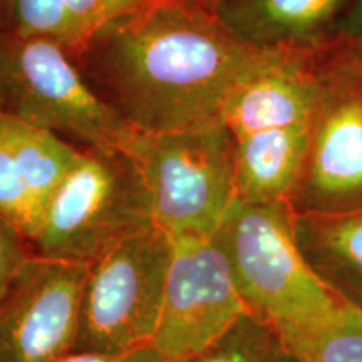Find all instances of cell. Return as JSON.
Returning a JSON list of instances; mask_svg holds the SVG:
<instances>
[{
    "label": "cell",
    "instance_id": "6da1fadb",
    "mask_svg": "<svg viewBox=\"0 0 362 362\" xmlns=\"http://www.w3.org/2000/svg\"><path fill=\"white\" fill-rule=\"evenodd\" d=\"M253 52L214 11L148 0L71 54L94 93L131 129L155 134L220 119Z\"/></svg>",
    "mask_w": 362,
    "mask_h": 362
},
{
    "label": "cell",
    "instance_id": "7a4b0ae2",
    "mask_svg": "<svg viewBox=\"0 0 362 362\" xmlns=\"http://www.w3.org/2000/svg\"><path fill=\"white\" fill-rule=\"evenodd\" d=\"M214 238L247 310L279 332L310 327L346 307L302 255L288 203L235 200Z\"/></svg>",
    "mask_w": 362,
    "mask_h": 362
},
{
    "label": "cell",
    "instance_id": "3957f363",
    "mask_svg": "<svg viewBox=\"0 0 362 362\" xmlns=\"http://www.w3.org/2000/svg\"><path fill=\"white\" fill-rule=\"evenodd\" d=\"M133 158L155 225L171 238H214L237 200L235 138L221 119L166 131H134L123 148Z\"/></svg>",
    "mask_w": 362,
    "mask_h": 362
},
{
    "label": "cell",
    "instance_id": "277c9868",
    "mask_svg": "<svg viewBox=\"0 0 362 362\" xmlns=\"http://www.w3.org/2000/svg\"><path fill=\"white\" fill-rule=\"evenodd\" d=\"M155 225L151 198L124 149L81 148L30 247L44 259L90 265Z\"/></svg>",
    "mask_w": 362,
    "mask_h": 362
},
{
    "label": "cell",
    "instance_id": "5b68a950",
    "mask_svg": "<svg viewBox=\"0 0 362 362\" xmlns=\"http://www.w3.org/2000/svg\"><path fill=\"white\" fill-rule=\"evenodd\" d=\"M0 115L79 148L123 149L134 133L94 93L69 49L47 37L12 35L0 47Z\"/></svg>",
    "mask_w": 362,
    "mask_h": 362
},
{
    "label": "cell",
    "instance_id": "8992f818",
    "mask_svg": "<svg viewBox=\"0 0 362 362\" xmlns=\"http://www.w3.org/2000/svg\"><path fill=\"white\" fill-rule=\"evenodd\" d=\"M173 247L153 225L88 267L74 351L124 352L153 344Z\"/></svg>",
    "mask_w": 362,
    "mask_h": 362
},
{
    "label": "cell",
    "instance_id": "52a82bcc",
    "mask_svg": "<svg viewBox=\"0 0 362 362\" xmlns=\"http://www.w3.org/2000/svg\"><path fill=\"white\" fill-rule=\"evenodd\" d=\"M288 205L296 215L362 211V54L347 40L325 54L305 168Z\"/></svg>",
    "mask_w": 362,
    "mask_h": 362
},
{
    "label": "cell",
    "instance_id": "ba28073f",
    "mask_svg": "<svg viewBox=\"0 0 362 362\" xmlns=\"http://www.w3.org/2000/svg\"><path fill=\"white\" fill-rule=\"evenodd\" d=\"M173 245L153 346L166 362H187L248 310L215 238H173Z\"/></svg>",
    "mask_w": 362,
    "mask_h": 362
},
{
    "label": "cell",
    "instance_id": "9c48e42d",
    "mask_svg": "<svg viewBox=\"0 0 362 362\" xmlns=\"http://www.w3.org/2000/svg\"><path fill=\"white\" fill-rule=\"evenodd\" d=\"M84 264L33 255L0 292V362H59L74 352Z\"/></svg>",
    "mask_w": 362,
    "mask_h": 362
},
{
    "label": "cell",
    "instance_id": "30bf717a",
    "mask_svg": "<svg viewBox=\"0 0 362 362\" xmlns=\"http://www.w3.org/2000/svg\"><path fill=\"white\" fill-rule=\"evenodd\" d=\"M330 45L255 49L233 81L220 111L221 123L233 138L312 123Z\"/></svg>",
    "mask_w": 362,
    "mask_h": 362
},
{
    "label": "cell",
    "instance_id": "8fae6325",
    "mask_svg": "<svg viewBox=\"0 0 362 362\" xmlns=\"http://www.w3.org/2000/svg\"><path fill=\"white\" fill-rule=\"evenodd\" d=\"M79 155L61 136L0 115V216L29 243Z\"/></svg>",
    "mask_w": 362,
    "mask_h": 362
},
{
    "label": "cell",
    "instance_id": "7c38bea8",
    "mask_svg": "<svg viewBox=\"0 0 362 362\" xmlns=\"http://www.w3.org/2000/svg\"><path fill=\"white\" fill-rule=\"evenodd\" d=\"M354 0H223L215 13L255 49H322L339 39Z\"/></svg>",
    "mask_w": 362,
    "mask_h": 362
},
{
    "label": "cell",
    "instance_id": "4fadbf2b",
    "mask_svg": "<svg viewBox=\"0 0 362 362\" xmlns=\"http://www.w3.org/2000/svg\"><path fill=\"white\" fill-rule=\"evenodd\" d=\"M310 124L262 129L235 138L237 200L253 205L291 203L305 168Z\"/></svg>",
    "mask_w": 362,
    "mask_h": 362
},
{
    "label": "cell",
    "instance_id": "5bb4252c",
    "mask_svg": "<svg viewBox=\"0 0 362 362\" xmlns=\"http://www.w3.org/2000/svg\"><path fill=\"white\" fill-rule=\"evenodd\" d=\"M293 232L317 279L344 305L362 312V211L296 215Z\"/></svg>",
    "mask_w": 362,
    "mask_h": 362
},
{
    "label": "cell",
    "instance_id": "9a60e30c",
    "mask_svg": "<svg viewBox=\"0 0 362 362\" xmlns=\"http://www.w3.org/2000/svg\"><path fill=\"white\" fill-rule=\"evenodd\" d=\"M280 334L298 362H362V312L347 305L322 322Z\"/></svg>",
    "mask_w": 362,
    "mask_h": 362
},
{
    "label": "cell",
    "instance_id": "2e32d148",
    "mask_svg": "<svg viewBox=\"0 0 362 362\" xmlns=\"http://www.w3.org/2000/svg\"><path fill=\"white\" fill-rule=\"evenodd\" d=\"M187 362H298L277 327L243 314L220 339Z\"/></svg>",
    "mask_w": 362,
    "mask_h": 362
},
{
    "label": "cell",
    "instance_id": "e0dca14e",
    "mask_svg": "<svg viewBox=\"0 0 362 362\" xmlns=\"http://www.w3.org/2000/svg\"><path fill=\"white\" fill-rule=\"evenodd\" d=\"M8 13L16 37H47L71 52L78 47L66 0H8Z\"/></svg>",
    "mask_w": 362,
    "mask_h": 362
},
{
    "label": "cell",
    "instance_id": "ac0fdd59",
    "mask_svg": "<svg viewBox=\"0 0 362 362\" xmlns=\"http://www.w3.org/2000/svg\"><path fill=\"white\" fill-rule=\"evenodd\" d=\"M144 2L148 0H66L67 11L74 24L76 39H78L76 49H79L90 35L107 22L124 16Z\"/></svg>",
    "mask_w": 362,
    "mask_h": 362
},
{
    "label": "cell",
    "instance_id": "d6986e66",
    "mask_svg": "<svg viewBox=\"0 0 362 362\" xmlns=\"http://www.w3.org/2000/svg\"><path fill=\"white\" fill-rule=\"evenodd\" d=\"M33 255L29 240L0 216V292Z\"/></svg>",
    "mask_w": 362,
    "mask_h": 362
},
{
    "label": "cell",
    "instance_id": "ffe728a7",
    "mask_svg": "<svg viewBox=\"0 0 362 362\" xmlns=\"http://www.w3.org/2000/svg\"><path fill=\"white\" fill-rule=\"evenodd\" d=\"M59 362H166L153 344L124 352H71Z\"/></svg>",
    "mask_w": 362,
    "mask_h": 362
},
{
    "label": "cell",
    "instance_id": "44dd1931",
    "mask_svg": "<svg viewBox=\"0 0 362 362\" xmlns=\"http://www.w3.org/2000/svg\"><path fill=\"white\" fill-rule=\"evenodd\" d=\"M339 39L347 42H362V0H354L339 29Z\"/></svg>",
    "mask_w": 362,
    "mask_h": 362
},
{
    "label": "cell",
    "instance_id": "7402d4cb",
    "mask_svg": "<svg viewBox=\"0 0 362 362\" xmlns=\"http://www.w3.org/2000/svg\"><path fill=\"white\" fill-rule=\"evenodd\" d=\"M12 37L11 13H8V0H0V47L6 40Z\"/></svg>",
    "mask_w": 362,
    "mask_h": 362
},
{
    "label": "cell",
    "instance_id": "603a6c76",
    "mask_svg": "<svg viewBox=\"0 0 362 362\" xmlns=\"http://www.w3.org/2000/svg\"><path fill=\"white\" fill-rule=\"evenodd\" d=\"M183 2H189V4H194V6H200V7H205L208 11H214L215 8L220 6L223 0H183Z\"/></svg>",
    "mask_w": 362,
    "mask_h": 362
},
{
    "label": "cell",
    "instance_id": "cb8c5ba5",
    "mask_svg": "<svg viewBox=\"0 0 362 362\" xmlns=\"http://www.w3.org/2000/svg\"><path fill=\"white\" fill-rule=\"evenodd\" d=\"M351 44H354V42H351ZM356 45H357V49H359L361 54H362V42L361 44H356Z\"/></svg>",
    "mask_w": 362,
    "mask_h": 362
}]
</instances>
